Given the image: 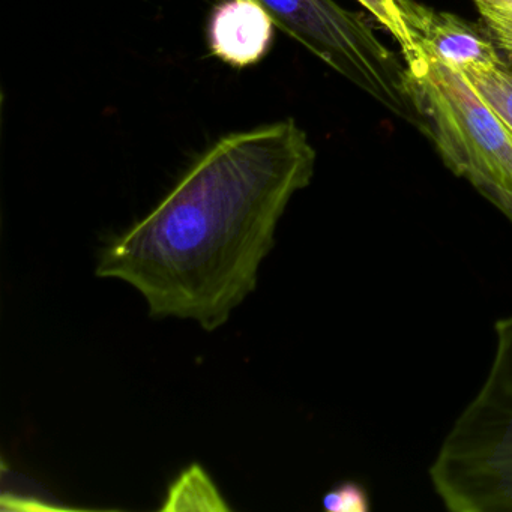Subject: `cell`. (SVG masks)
Returning <instances> with one entry per match:
<instances>
[{
	"instance_id": "obj_1",
	"label": "cell",
	"mask_w": 512,
	"mask_h": 512,
	"mask_svg": "<svg viewBox=\"0 0 512 512\" xmlns=\"http://www.w3.org/2000/svg\"><path fill=\"white\" fill-rule=\"evenodd\" d=\"M316 158L293 119L221 137L143 220L103 248L98 277L136 287L151 316L215 331L256 289L278 221L310 185Z\"/></svg>"
},
{
	"instance_id": "obj_2",
	"label": "cell",
	"mask_w": 512,
	"mask_h": 512,
	"mask_svg": "<svg viewBox=\"0 0 512 512\" xmlns=\"http://www.w3.org/2000/svg\"><path fill=\"white\" fill-rule=\"evenodd\" d=\"M494 335L490 371L430 467L452 512H512V316L497 320Z\"/></svg>"
},
{
	"instance_id": "obj_3",
	"label": "cell",
	"mask_w": 512,
	"mask_h": 512,
	"mask_svg": "<svg viewBox=\"0 0 512 512\" xmlns=\"http://www.w3.org/2000/svg\"><path fill=\"white\" fill-rule=\"evenodd\" d=\"M274 25L383 109L427 131L421 98L404 59L392 52L364 14L335 0H254Z\"/></svg>"
},
{
	"instance_id": "obj_4",
	"label": "cell",
	"mask_w": 512,
	"mask_h": 512,
	"mask_svg": "<svg viewBox=\"0 0 512 512\" xmlns=\"http://www.w3.org/2000/svg\"><path fill=\"white\" fill-rule=\"evenodd\" d=\"M404 62L443 163L500 211L512 208L511 130L460 71L419 52Z\"/></svg>"
},
{
	"instance_id": "obj_5",
	"label": "cell",
	"mask_w": 512,
	"mask_h": 512,
	"mask_svg": "<svg viewBox=\"0 0 512 512\" xmlns=\"http://www.w3.org/2000/svg\"><path fill=\"white\" fill-rule=\"evenodd\" d=\"M400 8L416 52L463 74L488 73L503 64L490 35L473 23L415 0H400Z\"/></svg>"
},
{
	"instance_id": "obj_6",
	"label": "cell",
	"mask_w": 512,
	"mask_h": 512,
	"mask_svg": "<svg viewBox=\"0 0 512 512\" xmlns=\"http://www.w3.org/2000/svg\"><path fill=\"white\" fill-rule=\"evenodd\" d=\"M274 26L269 14L254 0H223L209 19V46L230 67H250L268 55Z\"/></svg>"
},
{
	"instance_id": "obj_7",
	"label": "cell",
	"mask_w": 512,
	"mask_h": 512,
	"mask_svg": "<svg viewBox=\"0 0 512 512\" xmlns=\"http://www.w3.org/2000/svg\"><path fill=\"white\" fill-rule=\"evenodd\" d=\"M161 509L163 511H190V509L227 511L230 508L224 502L208 473L199 464H193L170 485Z\"/></svg>"
},
{
	"instance_id": "obj_8",
	"label": "cell",
	"mask_w": 512,
	"mask_h": 512,
	"mask_svg": "<svg viewBox=\"0 0 512 512\" xmlns=\"http://www.w3.org/2000/svg\"><path fill=\"white\" fill-rule=\"evenodd\" d=\"M512 133V71L505 64L488 73L464 74Z\"/></svg>"
},
{
	"instance_id": "obj_9",
	"label": "cell",
	"mask_w": 512,
	"mask_h": 512,
	"mask_svg": "<svg viewBox=\"0 0 512 512\" xmlns=\"http://www.w3.org/2000/svg\"><path fill=\"white\" fill-rule=\"evenodd\" d=\"M356 2H359L394 38L395 43L400 46L404 61L416 55L415 43L401 13L400 0H356Z\"/></svg>"
},
{
	"instance_id": "obj_10",
	"label": "cell",
	"mask_w": 512,
	"mask_h": 512,
	"mask_svg": "<svg viewBox=\"0 0 512 512\" xmlns=\"http://www.w3.org/2000/svg\"><path fill=\"white\" fill-rule=\"evenodd\" d=\"M473 4L494 44L512 53V0H473Z\"/></svg>"
},
{
	"instance_id": "obj_11",
	"label": "cell",
	"mask_w": 512,
	"mask_h": 512,
	"mask_svg": "<svg viewBox=\"0 0 512 512\" xmlns=\"http://www.w3.org/2000/svg\"><path fill=\"white\" fill-rule=\"evenodd\" d=\"M323 508L331 512H365L370 509L368 494L356 482L335 485L323 496Z\"/></svg>"
},
{
	"instance_id": "obj_12",
	"label": "cell",
	"mask_w": 512,
	"mask_h": 512,
	"mask_svg": "<svg viewBox=\"0 0 512 512\" xmlns=\"http://www.w3.org/2000/svg\"><path fill=\"white\" fill-rule=\"evenodd\" d=\"M503 214L506 215V217L509 218V220L512 221V208H509V209H503Z\"/></svg>"
}]
</instances>
